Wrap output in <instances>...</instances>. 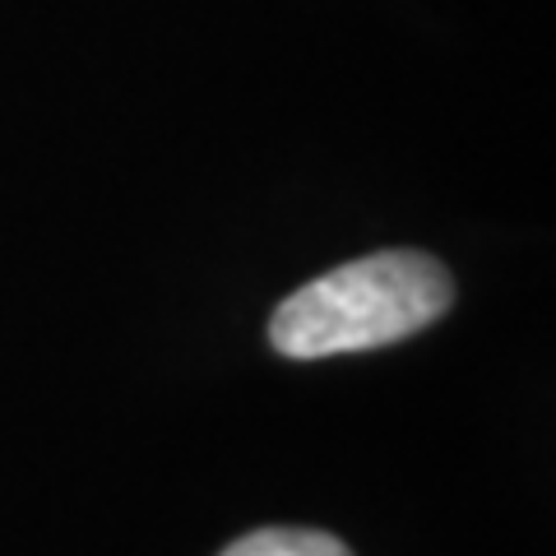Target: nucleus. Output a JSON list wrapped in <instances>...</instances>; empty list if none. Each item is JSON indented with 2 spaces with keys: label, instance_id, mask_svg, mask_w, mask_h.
I'll use <instances>...</instances> for the list:
<instances>
[{
  "label": "nucleus",
  "instance_id": "2",
  "mask_svg": "<svg viewBox=\"0 0 556 556\" xmlns=\"http://www.w3.org/2000/svg\"><path fill=\"white\" fill-rule=\"evenodd\" d=\"M223 556H353L334 533L320 529H255Z\"/></svg>",
  "mask_w": 556,
  "mask_h": 556
},
{
  "label": "nucleus",
  "instance_id": "1",
  "mask_svg": "<svg viewBox=\"0 0 556 556\" xmlns=\"http://www.w3.org/2000/svg\"><path fill=\"white\" fill-rule=\"evenodd\" d=\"M450 302L455 283L441 260L422 251H380L311 278L278 302L269 343L298 362L367 353L437 325Z\"/></svg>",
  "mask_w": 556,
  "mask_h": 556
}]
</instances>
